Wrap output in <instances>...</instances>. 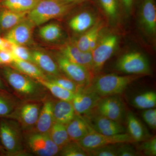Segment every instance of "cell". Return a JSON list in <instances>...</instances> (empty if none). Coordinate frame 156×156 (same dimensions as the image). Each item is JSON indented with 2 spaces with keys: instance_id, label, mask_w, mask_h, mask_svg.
<instances>
[{
  "instance_id": "obj_1",
  "label": "cell",
  "mask_w": 156,
  "mask_h": 156,
  "mask_svg": "<svg viewBox=\"0 0 156 156\" xmlns=\"http://www.w3.org/2000/svg\"><path fill=\"white\" fill-rule=\"evenodd\" d=\"M140 75L119 76L114 74L97 75L88 87L87 91L94 92L101 97L119 95L134 81L143 76Z\"/></svg>"
},
{
  "instance_id": "obj_2",
  "label": "cell",
  "mask_w": 156,
  "mask_h": 156,
  "mask_svg": "<svg viewBox=\"0 0 156 156\" xmlns=\"http://www.w3.org/2000/svg\"><path fill=\"white\" fill-rule=\"evenodd\" d=\"M3 75L19 97L26 100H37L43 97V87L37 81L11 67L3 68Z\"/></svg>"
},
{
  "instance_id": "obj_3",
  "label": "cell",
  "mask_w": 156,
  "mask_h": 156,
  "mask_svg": "<svg viewBox=\"0 0 156 156\" xmlns=\"http://www.w3.org/2000/svg\"><path fill=\"white\" fill-rule=\"evenodd\" d=\"M74 6L62 0H41L28 12L27 17L35 26L41 25L51 20L64 16Z\"/></svg>"
},
{
  "instance_id": "obj_4",
  "label": "cell",
  "mask_w": 156,
  "mask_h": 156,
  "mask_svg": "<svg viewBox=\"0 0 156 156\" xmlns=\"http://www.w3.org/2000/svg\"><path fill=\"white\" fill-rule=\"evenodd\" d=\"M18 123L11 120L0 122V140L8 154H19L23 153L22 134Z\"/></svg>"
},
{
  "instance_id": "obj_5",
  "label": "cell",
  "mask_w": 156,
  "mask_h": 156,
  "mask_svg": "<svg viewBox=\"0 0 156 156\" xmlns=\"http://www.w3.org/2000/svg\"><path fill=\"white\" fill-rule=\"evenodd\" d=\"M118 43V37L113 34H108L104 36L100 37L96 46L91 51L92 73L95 77L98 75L106 62L114 53Z\"/></svg>"
},
{
  "instance_id": "obj_6",
  "label": "cell",
  "mask_w": 156,
  "mask_h": 156,
  "mask_svg": "<svg viewBox=\"0 0 156 156\" xmlns=\"http://www.w3.org/2000/svg\"><path fill=\"white\" fill-rule=\"evenodd\" d=\"M42 106L37 100L25 101L18 104L8 119L16 120L24 131H31L36 124Z\"/></svg>"
},
{
  "instance_id": "obj_7",
  "label": "cell",
  "mask_w": 156,
  "mask_h": 156,
  "mask_svg": "<svg viewBox=\"0 0 156 156\" xmlns=\"http://www.w3.org/2000/svg\"><path fill=\"white\" fill-rule=\"evenodd\" d=\"M117 70L128 75H145L151 73L147 58L140 52H131L123 55L115 65Z\"/></svg>"
},
{
  "instance_id": "obj_8",
  "label": "cell",
  "mask_w": 156,
  "mask_h": 156,
  "mask_svg": "<svg viewBox=\"0 0 156 156\" xmlns=\"http://www.w3.org/2000/svg\"><path fill=\"white\" fill-rule=\"evenodd\" d=\"M56 60L59 69L65 75L83 88L89 86L94 78L89 70L71 61L61 53L56 55Z\"/></svg>"
},
{
  "instance_id": "obj_9",
  "label": "cell",
  "mask_w": 156,
  "mask_h": 156,
  "mask_svg": "<svg viewBox=\"0 0 156 156\" xmlns=\"http://www.w3.org/2000/svg\"><path fill=\"white\" fill-rule=\"evenodd\" d=\"M77 142L85 151L104 146L134 142L128 134L124 133L113 135H104L98 133L92 128L89 134Z\"/></svg>"
},
{
  "instance_id": "obj_10",
  "label": "cell",
  "mask_w": 156,
  "mask_h": 156,
  "mask_svg": "<svg viewBox=\"0 0 156 156\" xmlns=\"http://www.w3.org/2000/svg\"><path fill=\"white\" fill-rule=\"evenodd\" d=\"M26 142L32 152L37 155L56 156L60 151V149L53 142L49 133L28 131Z\"/></svg>"
},
{
  "instance_id": "obj_11",
  "label": "cell",
  "mask_w": 156,
  "mask_h": 156,
  "mask_svg": "<svg viewBox=\"0 0 156 156\" xmlns=\"http://www.w3.org/2000/svg\"><path fill=\"white\" fill-rule=\"evenodd\" d=\"M125 114L124 103L120 97L116 95L101 98L93 111L87 115H100L120 123L125 117Z\"/></svg>"
},
{
  "instance_id": "obj_12",
  "label": "cell",
  "mask_w": 156,
  "mask_h": 156,
  "mask_svg": "<svg viewBox=\"0 0 156 156\" xmlns=\"http://www.w3.org/2000/svg\"><path fill=\"white\" fill-rule=\"evenodd\" d=\"M35 27L27 17L9 30L4 38L14 44L26 46L31 42Z\"/></svg>"
},
{
  "instance_id": "obj_13",
  "label": "cell",
  "mask_w": 156,
  "mask_h": 156,
  "mask_svg": "<svg viewBox=\"0 0 156 156\" xmlns=\"http://www.w3.org/2000/svg\"><path fill=\"white\" fill-rule=\"evenodd\" d=\"M101 98L96 93L83 89L75 94L71 102L76 114L86 116L93 111Z\"/></svg>"
},
{
  "instance_id": "obj_14",
  "label": "cell",
  "mask_w": 156,
  "mask_h": 156,
  "mask_svg": "<svg viewBox=\"0 0 156 156\" xmlns=\"http://www.w3.org/2000/svg\"><path fill=\"white\" fill-rule=\"evenodd\" d=\"M59 50L62 55L71 61L86 68L93 75L91 52L82 51L77 47L75 41L66 43L62 45Z\"/></svg>"
},
{
  "instance_id": "obj_15",
  "label": "cell",
  "mask_w": 156,
  "mask_h": 156,
  "mask_svg": "<svg viewBox=\"0 0 156 156\" xmlns=\"http://www.w3.org/2000/svg\"><path fill=\"white\" fill-rule=\"evenodd\" d=\"M140 14L143 28L147 35L154 38L156 34V7L154 0H142Z\"/></svg>"
},
{
  "instance_id": "obj_16",
  "label": "cell",
  "mask_w": 156,
  "mask_h": 156,
  "mask_svg": "<svg viewBox=\"0 0 156 156\" xmlns=\"http://www.w3.org/2000/svg\"><path fill=\"white\" fill-rule=\"evenodd\" d=\"M104 27V23L102 21L96 22L75 41L77 47L84 52H91L97 44Z\"/></svg>"
},
{
  "instance_id": "obj_17",
  "label": "cell",
  "mask_w": 156,
  "mask_h": 156,
  "mask_svg": "<svg viewBox=\"0 0 156 156\" xmlns=\"http://www.w3.org/2000/svg\"><path fill=\"white\" fill-rule=\"evenodd\" d=\"M54 101L47 99L42 105L37 121L31 131L42 133H49L54 123L53 107Z\"/></svg>"
},
{
  "instance_id": "obj_18",
  "label": "cell",
  "mask_w": 156,
  "mask_h": 156,
  "mask_svg": "<svg viewBox=\"0 0 156 156\" xmlns=\"http://www.w3.org/2000/svg\"><path fill=\"white\" fill-rule=\"evenodd\" d=\"M127 124L128 134L134 142H142L151 136L141 121L131 112L127 114Z\"/></svg>"
},
{
  "instance_id": "obj_19",
  "label": "cell",
  "mask_w": 156,
  "mask_h": 156,
  "mask_svg": "<svg viewBox=\"0 0 156 156\" xmlns=\"http://www.w3.org/2000/svg\"><path fill=\"white\" fill-rule=\"evenodd\" d=\"M66 126L70 139L73 141H77L82 139L92 129L83 117L77 114Z\"/></svg>"
},
{
  "instance_id": "obj_20",
  "label": "cell",
  "mask_w": 156,
  "mask_h": 156,
  "mask_svg": "<svg viewBox=\"0 0 156 156\" xmlns=\"http://www.w3.org/2000/svg\"><path fill=\"white\" fill-rule=\"evenodd\" d=\"M54 122L67 125L76 115V113L71 101H56L53 107Z\"/></svg>"
},
{
  "instance_id": "obj_21",
  "label": "cell",
  "mask_w": 156,
  "mask_h": 156,
  "mask_svg": "<svg viewBox=\"0 0 156 156\" xmlns=\"http://www.w3.org/2000/svg\"><path fill=\"white\" fill-rule=\"evenodd\" d=\"M34 63L46 75L57 76L61 74L58 65L50 56L39 50L31 52Z\"/></svg>"
},
{
  "instance_id": "obj_22",
  "label": "cell",
  "mask_w": 156,
  "mask_h": 156,
  "mask_svg": "<svg viewBox=\"0 0 156 156\" xmlns=\"http://www.w3.org/2000/svg\"><path fill=\"white\" fill-rule=\"evenodd\" d=\"M95 17L91 12L84 11L72 17L69 22L70 28L77 33H84L94 25Z\"/></svg>"
},
{
  "instance_id": "obj_23",
  "label": "cell",
  "mask_w": 156,
  "mask_h": 156,
  "mask_svg": "<svg viewBox=\"0 0 156 156\" xmlns=\"http://www.w3.org/2000/svg\"><path fill=\"white\" fill-rule=\"evenodd\" d=\"M28 12H16L6 9L0 11V27L9 30L27 17Z\"/></svg>"
},
{
  "instance_id": "obj_24",
  "label": "cell",
  "mask_w": 156,
  "mask_h": 156,
  "mask_svg": "<svg viewBox=\"0 0 156 156\" xmlns=\"http://www.w3.org/2000/svg\"><path fill=\"white\" fill-rule=\"evenodd\" d=\"M10 65L11 67L33 79L37 80L46 78L44 73L33 62L14 58Z\"/></svg>"
},
{
  "instance_id": "obj_25",
  "label": "cell",
  "mask_w": 156,
  "mask_h": 156,
  "mask_svg": "<svg viewBox=\"0 0 156 156\" xmlns=\"http://www.w3.org/2000/svg\"><path fill=\"white\" fill-rule=\"evenodd\" d=\"M36 80L48 90L59 100L72 101L75 93L60 87L57 84L44 79H39Z\"/></svg>"
},
{
  "instance_id": "obj_26",
  "label": "cell",
  "mask_w": 156,
  "mask_h": 156,
  "mask_svg": "<svg viewBox=\"0 0 156 156\" xmlns=\"http://www.w3.org/2000/svg\"><path fill=\"white\" fill-rule=\"evenodd\" d=\"M49 134L53 142L60 150L71 141L66 126L63 124L54 122L49 131Z\"/></svg>"
},
{
  "instance_id": "obj_27",
  "label": "cell",
  "mask_w": 156,
  "mask_h": 156,
  "mask_svg": "<svg viewBox=\"0 0 156 156\" xmlns=\"http://www.w3.org/2000/svg\"><path fill=\"white\" fill-rule=\"evenodd\" d=\"M41 0H3L2 5L4 9L16 12H29Z\"/></svg>"
},
{
  "instance_id": "obj_28",
  "label": "cell",
  "mask_w": 156,
  "mask_h": 156,
  "mask_svg": "<svg viewBox=\"0 0 156 156\" xmlns=\"http://www.w3.org/2000/svg\"><path fill=\"white\" fill-rule=\"evenodd\" d=\"M133 105L140 109L154 108L156 105V93L152 91H147L136 95L132 101Z\"/></svg>"
},
{
  "instance_id": "obj_29",
  "label": "cell",
  "mask_w": 156,
  "mask_h": 156,
  "mask_svg": "<svg viewBox=\"0 0 156 156\" xmlns=\"http://www.w3.org/2000/svg\"><path fill=\"white\" fill-rule=\"evenodd\" d=\"M39 35L46 41H56L62 36V30L57 23H50L42 27L39 31Z\"/></svg>"
},
{
  "instance_id": "obj_30",
  "label": "cell",
  "mask_w": 156,
  "mask_h": 156,
  "mask_svg": "<svg viewBox=\"0 0 156 156\" xmlns=\"http://www.w3.org/2000/svg\"><path fill=\"white\" fill-rule=\"evenodd\" d=\"M45 78L48 80L53 82L75 94L81 89H84L66 76L62 75L61 74L57 76L46 75Z\"/></svg>"
},
{
  "instance_id": "obj_31",
  "label": "cell",
  "mask_w": 156,
  "mask_h": 156,
  "mask_svg": "<svg viewBox=\"0 0 156 156\" xmlns=\"http://www.w3.org/2000/svg\"><path fill=\"white\" fill-rule=\"evenodd\" d=\"M0 91V117L8 118L14 111L18 103L10 95Z\"/></svg>"
},
{
  "instance_id": "obj_32",
  "label": "cell",
  "mask_w": 156,
  "mask_h": 156,
  "mask_svg": "<svg viewBox=\"0 0 156 156\" xmlns=\"http://www.w3.org/2000/svg\"><path fill=\"white\" fill-rule=\"evenodd\" d=\"M98 2L109 19L115 20L119 14V0H98Z\"/></svg>"
},
{
  "instance_id": "obj_33",
  "label": "cell",
  "mask_w": 156,
  "mask_h": 156,
  "mask_svg": "<svg viewBox=\"0 0 156 156\" xmlns=\"http://www.w3.org/2000/svg\"><path fill=\"white\" fill-rule=\"evenodd\" d=\"M62 156H87V152L81 147L77 141L71 140L62 148L59 152Z\"/></svg>"
},
{
  "instance_id": "obj_34",
  "label": "cell",
  "mask_w": 156,
  "mask_h": 156,
  "mask_svg": "<svg viewBox=\"0 0 156 156\" xmlns=\"http://www.w3.org/2000/svg\"><path fill=\"white\" fill-rule=\"evenodd\" d=\"M117 146L112 145L104 146L86 151L88 156H117Z\"/></svg>"
},
{
  "instance_id": "obj_35",
  "label": "cell",
  "mask_w": 156,
  "mask_h": 156,
  "mask_svg": "<svg viewBox=\"0 0 156 156\" xmlns=\"http://www.w3.org/2000/svg\"><path fill=\"white\" fill-rule=\"evenodd\" d=\"M11 52L14 58L34 63L31 52L25 46L14 44Z\"/></svg>"
},
{
  "instance_id": "obj_36",
  "label": "cell",
  "mask_w": 156,
  "mask_h": 156,
  "mask_svg": "<svg viewBox=\"0 0 156 156\" xmlns=\"http://www.w3.org/2000/svg\"><path fill=\"white\" fill-rule=\"evenodd\" d=\"M140 146V151L143 154L146 156H155L156 155V136L142 141Z\"/></svg>"
},
{
  "instance_id": "obj_37",
  "label": "cell",
  "mask_w": 156,
  "mask_h": 156,
  "mask_svg": "<svg viewBox=\"0 0 156 156\" xmlns=\"http://www.w3.org/2000/svg\"><path fill=\"white\" fill-rule=\"evenodd\" d=\"M129 143L120 144L117 147V156H136L140 154V153Z\"/></svg>"
},
{
  "instance_id": "obj_38",
  "label": "cell",
  "mask_w": 156,
  "mask_h": 156,
  "mask_svg": "<svg viewBox=\"0 0 156 156\" xmlns=\"http://www.w3.org/2000/svg\"><path fill=\"white\" fill-rule=\"evenodd\" d=\"M142 117L148 126L153 130L156 128V109L149 108L145 109L142 113Z\"/></svg>"
},
{
  "instance_id": "obj_39",
  "label": "cell",
  "mask_w": 156,
  "mask_h": 156,
  "mask_svg": "<svg viewBox=\"0 0 156 156\" xmlns=\"http://www.w3.org/2000/svg\"><path fill=\"white\" fill-rule=\"evenodd\" d=\"M14 56L11 51H0V63L5 65L11 64L14 61Z\"/></svg>"
},
{
  "instance_id": "obj_40",
  "label": "cell",
  "mask_w": 156,
  "mask_h": 156,
  "mask_svg": "<svg viewBox=\"0 0 156 156\" xmlns=\"http://www.w3.org/2000/svg\"><path fill=\"white\" fill-rule=\"evenodd\" d=\"M14 44L9 42L5 38L0 37V51L6 50L11 51Z\"/></svg>"
},
{
  "instance_id": "obj_41",
  "label": "cell",
  "mask_w": 156,
  "mask_h": 156,
  "mask_svg": "<svg viewBox=\"0 0 156 156\" xmlns=\"http://www.w3.org/2000/svg\"><path fill=\"white\" fill-rule=\"evenodd\" d=\"M126 12L130 14L133 7L134 0H119Z\"/></svg>"
},
{
  "instance_id": "obj_42",
  "label": "cell",
  "mask_w": 156,
  "mask_h": 156,
  "mask_svg": "<svg viewBox=\"0 0 156 156\" xmlns=\"http://www.w3.org/2000/svg\"><path fill=\"white\" fill-rule=\"evenodd\" d=\"M62 1L67 4L75 5L76 4H80V3L86 2L87 0H62Z\"/></svg>"
},
{
  "instance_id": "obj_43",
  "label": "cell",
  "mask_w": 156,
  "mask_h": 156,
  "mask_svg": "<svg viewBox=\"0 0 156 156\" xmlns=\"http://www.w3.org/2000/svg\"><path fill=\"white\" fill-rule=\"evenodd\" d=\"M0 91L7 92L8 91V88L3 83L2 81L0 79Z\"/></svg>"
},
{
  "instance_id": "obj_44",
  "label": "cell",
  "mask_w": 156,
  "mask_h": 156,
  "mask_svg": "<svg viewBox=\"0 0 156 156\" xmlns=\"http://www.w3.org/2000/svg\"><path fill=\"white\" fill-rule=\"evenodd\" d=\"M0 64H1V63H0Z\"/></svg>"
}]
</instances>
